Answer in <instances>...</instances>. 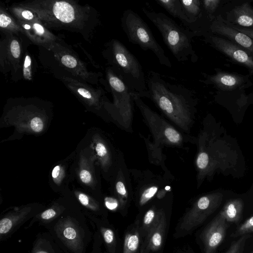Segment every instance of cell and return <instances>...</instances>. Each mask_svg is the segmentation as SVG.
I'll return each instance as SVG.
<instances>
[{
	"instance_id": "cell-1",
	"label": "cell",
	"mask_w": 253,
	"mask_h": 253,
	"mask_svg": "<svg viewBox=\"0 0 253 253\" xmlns=\"http://www.w3.org/2000/svg\"><path fill=\"white\" fill-rule=\"evenodd\" d=\"M17 4L33 11L46 28L77 32L88 41L100 23L94 8L73 0H34Z\"/></svg>"
},
{
	"instance_id": "cell-2",
	"label": "cell",
	"mask_w": 253,
	"mask_h": 253,
	"mask_svg": "<svg viewBox=\"0 0 253 253\" xmlns=\"http://www.w3.org/2000/svg\"><path fill=\"white\" fill-rule=\"evenodd\" d=\"M147 98L171 122L189 133L194 121L196 101L192 91L184 86L169 83L150 71L147 75Z\"/></svg>"
},
{
	"instance_id": "cell-3",
	"label": "cell",
	"mask_w": 253,
	"mask_h": 253,
	"mask_svg": "<svg viewBox=\"0 0 253 253\" xmlns=\"http://www.w3.org/2000/svg\"><path fill=\"white\" fill-rule=\"evenodd\" d=\"M53 105L37 97L7 100L0 118V127H13V133L0 142L20 140L25 135L40 136L48 129L53 119Z\"/></svg>"
},
{
	"instance_id": "cell-4",
	"label": "cell",
	"mask_w": 253,
	"mask_h": 253,
	"mask_svg": "<svg viewBox=\"0 0 253 253\" xmlns=\"http://www.w3.org/2000/svg\"><path fill=\"white\" fill-rule=\"evenodd\" d=\"M88 222L75 200L65 211L43 227L64 253H86L93 236Z\"/></svg>"
},
{
	"instance_id": "cell-5",
	"label": "cell",
	"mask_w": 253,
	"mask_h": 253,
	"mask_svg": "<svg viewBox=\"0 0 253 253\" xmlns=\"http://www.w3.org/2000/svg\"><path fill=\"white\" fill-rule=\"evenodd\" d=\"M103 55L109 66L141 98L147 93L146 77L136 57L117 39L106 43Z\"/></svg>"
},
{
	"instance_id": "cell-6",
	"label": "cell",
	"mask_w": 253,
	"mask_h": 253,
	"mask_svg": "<svg viewBox=\"0 0 253 253\" xmlns=\"http://www.w3.org/2000/svg\"><path fill=\"white\" fill-rule=\"evenodd\" d=\"M142 11L159 31L165 44L178 62L196 61L197 55L192 44V38L196 36L194 33L181 27L163 12L144 8Z\"/></svg>"
},
{
	"instance_id": "cell-7",
	"label": "cell",
	"mask_w": 253,
	"mask_h": 253,
	"mask_svg": "<svg viewBox=\"0 0 253 253\" xmlns=\"http://www.w3.org/2000/svg\"><path fill=\"white\" fill-rule=\"evenodd\" d=\"M106 76L109 90L112 93L113 102L107 98L104 109L112 122L120 128L132 132L134 102L133 91L109 67L106 69Z\"/></svg>"
},
{
	"instance_id": "cell-8",
	"label": "cell",
	"mask_w": 253,
	"mask_h": 253,
	"mask_svg": "<svg viewBox=\"0 0 253 253\" xmlns=\"http://www.w3.org/2000/svg\"><path fill=\"white\" fill-rule=\"evenodd\" d=\"M75 150L73 165L75 181L84 190L103 198L101 170L86 134Z\"/></svg>"
},
{
	"instance_id": "cell-9",
	"label": "cell",
	"mask_w": 253,
	"mask_h": 253,
	"mask_svg": "<svg viewBox=\"0 0 253 253\" xmlns=\"http://www.w3.org/2000/svg\"><path fill=\"white\" fill-rule=\"evenodd\" d=\"M122 29L129 42L145 51L150 50L161 65L171 68L172 64L165 50L157 42L147 23L133 10H125L121 18Z\"/></svg>"
},
{
	"instance_id": "cell-10",
	"label": "cell",
	"mask_w": 253,
	"mask_h": 253,
	"mask_svg": "<svg viewBox=\"0 0 253 253\" xmlns=\"http://www.w3.org/2000/svg\"><path fill=\"white\" fill-rule=\"evenodd\" d=\"M133 98L134 104L140 112L156 144L162 147H183L185 144L193 142L192 138L181 133L163 117L152 110L134 91Z\"/></svg>"
},
{
	"instance_id": "cell-11",
	"label": "cell",
	"mask_w": 253,
	"mask_h": 253,
	"mask_svg": "<svg viewBox=\"0 0 253 253\" xmlns=\"http://www.w3.org/2000/svg\"><path fill=\"white\" fill-rule=\"evenodd\" d=\"M60 79L86 109L95 113L104 121L110 122L104 109V102L107 98L103 89L92 87L87 83L72 76L60 75Z\"/></svg>"
},
{
	"instance_id": "cell-12",
	"label": "cell",
	"mask_w": 253,
	"mask_h": 253,
	"mask_svg": "<svg viewBox=\"0 0 253 253\" xmlns=\"http://www.w3.org/2000/svg\"><path fill=\"white\" fill-rule=\"evenodd\" d=\"M86 134L96 157L101 175L109 182L117 165L119 150L99 128H91Z\"/></svg>"
},
{
	"instance_id": "cell-13",
	"label": "cell",
	"mask_w": 253,
	"mask_h": 253,
	"mask_svg": "<svg viewBox=\"0 0 253 253\" xmlns=\"http://www.w3.org/2000/svg\"><path fill=\"white\" fill-rule=\"evenodd\" d=\"M46 207L43 204L33 202L11 207L3 211L0 216V241L11 237L21 226Z\"/></svg>"
},
{
	"instance_id": "cell-14",
	"label": "cell",
	"mask_w": 253,
	"mask_h": 253,
	"mask_svg": "<svg viewBox=\"0 0 253 253\" xmlns=\"http://www.w3.org/2000/svg\"><path fill=\"white\" fill-rule=\"evenodd\" d=\"M52 52L54 58L73 77L87 84L98 85L101 74L89 71L82 62L69 48L61 44L59 41L52 44L47 50Z\"/></svg>"
},
{
	"instance_id": "cell-15",
	"label": "cell",
	"mask_w": 253,
	"mask_h": 253,
	"mask_svg": "<svg viewBox=\"0 0 253 253\" xmlns=\"http://www.w3.org/2000/svg\"><path fill=\"white\" fill-rule=\"evenodd\" d=\"M222 199V195L219 193L208 194L199 198L184 215L179 229L187 232L199 226L219 206Z\"/></svg>"
},
{
	"instance_id": "cell-16",
	"label": "cell",
	"mask_w": 253,
	"mask_h": 253,
	"mask_svg": "<svg viewBox=\"0 0 253 253\" xmlns=\"http://www.w3.org/2000/svg\"><path fill=\"white\" fill-rule=\"evenodd\" d=\"M134 179L135 186L133 195L139 207H142L156 197L159 190L168 184V179L155 175L149 170L129 169Z\"/></svg>"
},
{
	"instance_id": "cell-17",
	"label": "cell",
	"mask_w": 253,
	"mask_h": 253,
	"mask_svg": "<svg viewBox=\"0 0 253 253\" xmlns=\"http://www.w3.org/2000/svg\"><path fill=\"white\" fill-rule=\"evenodd\" d=\"M130 174L124 154L119 150L117 165L109 183L110 192L118 200L122 210L128 207L133 196Z\"/></svg>"
},
{
	"instance_id": "cell-18",
	"label": "cell",
	"mask_w": 253,
	"mask_h": 253,
	"mask_svg": "<svg viewBox=\"0 0 253 253\" xmlns=\"http://www.w3.org/2000/svg\"><path fill=\"white\" fill-rule=\"evenodd\" d=\"M19 35H4L0 41V65L4 73L11 72V74L18 75L22 71L24 57V49Z\"/></svg>"
},
{
	"instance_id": "cell-19",
	"label": "cell",
	"mask_w": 253,
	"mask_h": 253,
	"mask_svg": "<svg viewBox=\"0 0 253 253\" xmlns=\"http://www.w3.org/2000/svg\"><path fill=\"white\" fill-rule=\"evenodd\" d=\"M76 157L75 150L64 159L51 168L48 174V183L52 190L60 195L70 191L71 184L75 181L73 165Z\"/></svg>"
},
{
	"instance_id": "cell-20",
	"label": "cell",
	"mask_w": 253,
	"mask_h": 253,
	"mask_svg": "<svg viewBox=\"0 0 253 253\" xmlns=\"http://www.w3.org/2000/svg\"><path fill=\"white\" fill-rule=\"evenodd\" d=\"M205 40L234 62L253 71V54L243 47L228 39L211 34L207 35Z\"/></svg>"
},
{
	"instance_id": "cell-21",
	"label": "cell",
	"mask_w": 253,
	"mask_h": 253,
	"mask_svg": "<svg viewBox=\"0 0 253 253\" xmlns=\"http://www.w3.org/2000/svg\"><path fill=\"white\" fill-rule=\"evenodd\" d=\"M75 200L70 189L67 194L60 195L58 198L52 201L44 210L32 218L25 229L30 228L36 223L44 226L65 211Z\"/></svg>"
},
{
	"instance_id": "cell-22",
	"label": "cell",
	"mask_w": 253,
	"mask_h": 253,
	"mask_svg": "<svg viewBox=\"0 0 253 253\" xmlns=\"http://www.w3.org/2000/svg\"><path fill=\"white\" fill-rule=\"evenodd\" d=\"M70 189L72 196L84 213L107 218V209L103 198L97 197L74 184Z\"/></svg>"
},
{
	"instance_id": "cell-23",
	"label": "cell",
	"mask_w": 253,
	"mask_h": 253,
	"mask_svg": "<svg viewBox=\"0 0 253 253\" xmlns=\"http://www.w3.org/2000/svg\"><path fill=\"white\" fill-rule=\"evenodd\" d=\"M17 22L22 28V34L34 44L48 50L52 44L59 41V38L50 32L41 21Z\"/></svg>"
},
{
	"instance_id": "cell-24",
	"label": "cell",
	"mask_w": 253,
	"mask_h": 253,
	"mask_svg": "<svg viewBox=\"0 0 253 253\" xmlns=\"http://www.w3.org/2000/svg\"><path fill=\"white\" fill-rule=\"evenodd\" d=\"M209 30L214 35L226 37L253 54V39L230 26L220 16L211 22Z\"/></svg>"
},
{
	"instance_id": "cell-25",
	"label": "cell",
	"mask_w": 253,
	"mask_h": 253,
	"mask_svg": "<svg viewBox=\"0 0 253 253\" xmlns=\"http://www.w3.org/2000/svg\"><path fill=\"white\" fill-rule=\"evenodd\" d=\"M227 228L226 220L219 213L203 232L206 253H214L224 239Z\"/></svg>"
},
{
	"instance_id": "cell-26",
	"label": "cell",
	"mask_w": 253,
	"mask_h": 253,
	"mask_svg": "<svg viewBox=\"0 0 253 253\" xmlns=\"http://www.w3.org/2000/svg\"><path fill=\"white\" fill-rule=\"evenodd\" d=\"M166 226V214L161 209L156 222L145 238L141 253H151L160 250L164 242Z\"/></svg>"
},
{
	"instance_id": "cell-27",
	"label": "cell",
	"mask_w": 253,
	"mask_h": 253,
	"mask_svg": "<svg viewBox=\"0 0 253 253\" xmlns=\"http://www.w3.org/2000/svg\"><path fill=\"white\" fill-rule=\"evenodd\" d=\"M93 228L99 233L103 242L106 253H117V239L114 228L108 223L107 218L84 213Z\"/></svg>"
},
{
	"instance_id": "cell-28",
	"label": "cell",
	"mask_w": 253,
	"mask_h": 253,
	"mask_svg": "<svg viewBox=\"0 0 253 253\" xmlns=\"http://www.w3.org/2000/svg\"><path fill=\"white\" fill-rule=\"evenodd\" d=\"M228 22L241 27L253 28V8L249 2L234 7L228 16Z\"/></svg>"
},
{
	"instance_id": "cell-29",
	"label": "cell",
	"mask_w": 253,
	"mask_h": 253,
	"mask_svg": "<svg viewBox=\"0 0 253 253\" xmlns=\"http://www.w3.org/2000/svg\"><path fill=\"white\" fill-rule=\"evenodd\" d=\"M241 76L226 72H218L209 76L207 82L214 84L223 90H232L241 86L245 82Z\"/></svg>"
},
{
	"instance_id": "cell-30",
	"label": "cell",
	"mask_w": 253,
	"mask_h": 253,
	"mask_svg": "<svg viewBox=\"0 0 253 253\" xmlns=\"http://www.w3.org/2000/svg\"><path fill=\"white\" fill-rule=\"evenodd\" d=\"M29 253H64L48 232L38 233Z\"/></svg>"
},
{
	"instance_id": "cell-31",
	"label": "cell",
	"mask_w": 253,
	"mask_h": 253,
	"mask_svg": "<svg viewBox=\"0 0 253 253\" xmlns=\"http://www.w3.org/2000/svg\"><path fill=\"white\" fill-rule=\"evenodd\" d=\"M144 141L148 154V158L150 162L154 165L160 166L165 171L166 177L172 179V176L165 165L166 157L163 153L162 146L156 144L154 141H151L148 138L139 134Z\"/></svg>"
},
{
	"instance_id": "cell-32",
	"label": "cell",
	"mask_w": 253,
	"mask_h": 253,
	"mask_svg": "<svg viewBox=\"0 0 253 253\" xmlns=\"http://www.w3.org/2000/svg\"><path fill=\"white\" fill-rule=\"evenodd\" d=\"M155 1L170 15L178 19L186 28L191 31V23L183 10L180 0H156Z\"/></svg>"
},
{
	"instance_id": "cell-33",
	"label": "cell",
	"mask_w": 253,
	"mask_h": 253,
	"mask_svg": "<svg viewBox=\"0 0 253 253\" xmlns=\"http://www.w3.org/2000/svg\"><path fill=\"white\" fill-rule=\"evenodd\" d=\"M183 10L192 24L191 31L195 35L198 33L196 23L202 13V1L199 0H180Z\"/></svg>"
},
{
	"instance_id": "cell-34",
	"label": "cell",
	"mask_w": 253,
	"mask_h": 253,
	"mask_svg": "<svg viewBox=\"0 0 253 253\" xmlns=\"http://www.w3.org/2000/svg\"><path fill=\"white\" fill-rule=\"evenodd\" d=\"M0 29L4 35H19L23 33L17 21L1 6L0 7Z\"/></svg>"
},
{
	"instance_id": "cell-35",
	"label": "cell",
	"mask_w": 253,
	"mask_h": 253,
	"mask_svg": "<svg viewBox=\"0 0 253 253\" xmlns=\"http://www.w3.org/2000/svg\"><path fill=\"white\" fill-rule=\"evenodd\" d=\"M243 204L240 199L229 201L219 212L226 221L237 223L241 218Z\"/></svg>"
},
{
	"instance_id": "cell-36",
	"label": "cell",
	"mask_w": 253,
	"mask_h": 253,
	"mask_svg": "<svg viewBox=\"0 0 253 253\" xmlns=\"http://www.w3.org/2000/svg\"><path fill=\"white\" fill-rule=\"evenodd\" d=\"M140 236L139 225L136 224L126 234L123 253H136L140 244Z\"/></svg>"
},
{
	"instance_id": "cell-37",
	"label": "cell",
	"mask_w": 253,
	"mask_h": 253,
	"mask_svg": "<svg viewBox=\"0 0 253 253\" xmlns=\"http://www.w3.org/2000/svg\"><path fill=\"white\" fill-rule=\"evenodd\" d=\"M8 10L9 13L17 21L26 22L40 21L33 11L17 3L10 6Z\"/></svg>"
},
{
	"instance_id": "cell-38",
	"label": "cell",
	"mask_w": 253,
	"mask_h": 253,
	"mask_svg": "<svg viewBox=\"0 0 253 253\" xmlns=\"http://www.w3.org/2000/svg\"><path fill=\"white\" fill-rule=\"evenodd\" d=\"M161 209H158L155 206H152L145 212L142 221V226L140 229V235L145 238L150 230L156 222Z\"/></svg>"
},
{
	"instance_id": "cell-39",
	"label": "cell",
	"mask_w": 253,
	"mask_h": 253,
	"mask_svg": "<svg viewBox=\"0 0 253 253\" xmlns=\"http://www.w3.org/2000/svg\"><path fill=\"white\" fill-rule=\"evenodd\" d=\"M22 76L24 80L31 81L33 77V59L28 52L25 51L23 57L22 68Z\"/></svg>"
},
{
	"instance_id": "cell-40",
	"label": "cell",
	"mask_w": 253,
	"mask_h": 253,
	"mask_svg": "<svg viewBox=\"0 0 253 253\" xmlns=\"http://www.w3.org/2000/svg\"><path fill=\"white\" fill-rule=\"evenodd\" d=\"M253 232V216L247 219L243 224L239 226L231 236L239 237Z\"/></svg>"
},
{
	"instance_id": "cell-41",
	"label": "cell",
	"mask_w": 253,
	"mask_h": 253,
	"mask_svg": "<svg viewBox=\"0 0 253 253\" xmlns=\"http://www.w3.org/2000/svg\"><path fill=\"white\" fill-rule=\"evenodd\" d=\"M251 235L245 234L242 236L238 240L232 242L228 250L225 253H243L246 241Z\"/></svg>"
},
{
	"instance_id": "cell-42",
	"label": "cell",
	"mask_w": 253,
	"mask_h": 253,
	"mask_svg": "<svg viewBox=\"0 0 253 253\" xmlns=\"http://www.w3.org/2000/svg\"><path fill=\"white\" fill-rule=\"evenodd\" d=\"M102 243L99 233L95 230L93 233L92 250L89 253H102L101 248Z\"/></svg>"
},
{
	"instance_id": "cell-43",
	"label": "cell",
	"mask_w": 253,
	"mask_h": 253,
	"mask_svg": "<svg viewBox=\"0 0 253 253\" xmlns=\"http://www.w3.org/2000/svg\"><path fill=\"white\" fill-rule=\"evenodd\" d=\"M219 0H204L202 1L203 9L209 14L214 12L217 8L219 2Z\"/></svg>"
},
{
	"instance_id": "cell-44",
	"label": "cell",
	"mask_w": 253,
	"mask_h": 253,
	"mask_svg": "<svg viewBox=\"0 0 253 253\" xmlns=\"http://www.w3.org/2000/svg\"><path fill=\"white\" fill-rule=\"evenodd\" d=\"M104 203L106 209L114 211L120 209V204L118 200L114 196L105 197L103 198Z\"/></svg>"
},
{
	"instance_id": "cell-45",
	"label": "cell",
	"mask_w": 253,
	"mask_h": 253,
	"mask_svg": "<svg viewBox=\"0 0 253 253\" xmlns=\"http://www.w3.org/2000/svg\"><path fill=\"white\" fill-rule=\"evenodd\" d=\"M224 21L230 26L234 28V29L248 36L249 37L253 39V28H247L241 27L235 25H233L231 23L228 22L227 21L224 20Z\"/></svg>"
},
{
	"instance_id": "cell-46",
	"label": "cell",
	"mask_w": 253,
	"mask_h": 253,
	"mask_svg": "<svg viewBox=\"0 0 253 253\" xmlns=\"http://www.w3.org/2000/svg\"><path fill=\"white\" fill-rule=\"evenodd\" d=\"M171 189L170 186L168 185L159 190L157 193L156 198L158 200H162L167 196L169 192H171Z\"/></svg>"
},
{
	"instance_id": "cell-47",
	"label": "cell",
	"mask_w": 253,
	"mask_h": 253,
	"mask_svg": "<svg viewBox=\"0 0 253 253\" xmlns=\"http://www.w3.org/2000/svg\"><path fill=\"white\" fill-rule=\"evenodd\" d=\"M252 253H253V252Z\"/></svg>"
}]
</instances>
